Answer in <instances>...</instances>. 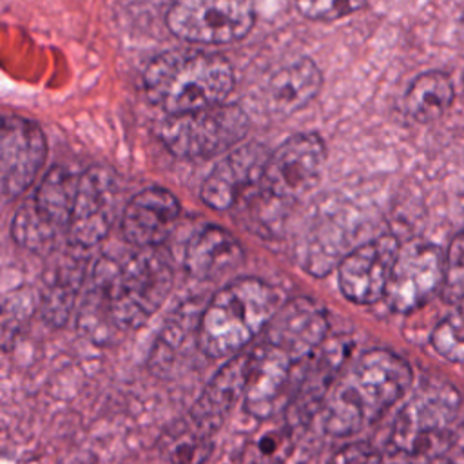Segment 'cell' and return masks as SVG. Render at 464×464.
I'll return each instance as SVG.
<instances>
[{"label": "cell", "mask_w": 464, "mask_h": 464, "mask_svg": "<svg viewBox=\"0 0 464 464\" xmlns=\"http://www.w3.org/2000/svg\"><path fill=\"white\" fill-rule=\"evenodd\" d=\"M411 368L397 353L373 348L344 368L323 401V428L355 435L381 419L410 388Z\"/></svg>", "instance_id": "cell-1"}, {"label": "cell", "mask_w": 464, "mask_h": 464, "mask_svg": "<svg viewBox=\"0 0 464 464\" xmlns=\"http://www.w3.org/2000/svg\"><path fill=\"white\" fill-rule=\"evenodd\" d=\"M147 98L169 116L223 103L234 87L228 60L203 51H167L145 69Z\"/></svg>", "instance_id": "cell-2"}, {"label": "cell", "mask_w": 464, "mask_h": 464, "mask_svg": "<svg viewBox=\"0 0 464 464\" xmlns=\"http://www.w3.org/2000/svg\"><path fill=\"white\" fill-rule=\"evenodd\" d=\"M279 292L257 277L225 285L203 308L198 348L212 359L239 353L279 310Z\"/></svg>", "instance_id": "cell-3"}, {"label": "cell", "mask_w": 464, "mask_h": 464, "mask_svg": "<svg viewBox=\"0 0 464 464\" xmlns=\"http://www.w3.org/2000/svg\"><path fill=\"white\" fill-rule=\"evenodd\" d=\"M94 285L107 317L120 330L140 328L167 299L172 270L158 248H140L120 266L100 263Z\"/></svg>", "instance_id": "cell-4"}, {"label": "cell", "mask_w": 464, "mask_h": 464, "mask_svg": "<svg viewBox=\"0 0 464 464\" xmlns=\"http://www.w3.org/2000/svg\"><path fill=\"white\" fill-rule=\"evenodd\" d=\"M459 406L460 395L451 384L433 382L422 386L406 401L393 420L390 453L413 464L442 457Z\"/></svg>", "instance_id": "cell-5"}, {"label": "cell", "mask_w": 464, "mask_h": 464, "mask_svg": "<svg viewBox=\"0 0 464 464\" xmlns=\"http://www.w3.org/2000/svg\"><path fill=\"white\" fill-rule=\"evenodd\" d=\"M248 130V118L230 103L169 116L160 138L170 154L183 160L210 158L237 145Z\"/></svg>", "instance_id": "cell-6"}, {"label": "cell", "mask_w": 464, "mask_h": 464, "mask_svg": "<svg viewBox=\"0 0 464 464\" xmlns=\"http://www.w3.org/2000/svg\"><path fill=\"white\" fill-rule=\"evenodd\" d=\"M254 18V0H174L167 25L183 40L219 45L246 36Z\"/></svg>", "instance_id": "cell-7"}, {"label": "cell", "mask_w": 464, "mask_h": 464, "mask_svg": "<svg viewBox=\"0 0 464 464\" xmlns=\"http://www.w3.org/2000/svg\"><path fill=\"white\" fill-rule=\"evenodd\" d=\"M324 161L326 147L321 136L295 134L268 156L261 185L272 198L295 199L317 185Z\"/></svg>", "instance_id": "cell-8"}, {"label": "cell", "mask_w": 464, "mask_h": 464, "mask_svg": "<svg viewBox=\"0 0 464 464\" xmlns=\"http://www.w3.org/2000/svg\"><path fill=\"white\" fill-rule=\"evenodd\" d=\"M442 277V252L431 243L410 241L399 250L384 299L395 312H413L440 292Z\"/></svg>", "instance_id": "cell-9"}, {"label": "cell", "mask_w": 464, "mask_h": 464, "mask_svg": "<svg viewBox=\"0 0 464 464\" xmlns=\"http://www.w3.org/2000/svg\"><path fill=\"white\" fill-rule=\"evenodd\" d=\"M303 364L265 341L252 350L245 390L246 411L263 420L272 417L279 408L288 406L297 392Z\"/></svg>", "instance_id": "cell-10"}, {"label": "cell", "mask_w": 464, "mask_h": 464, "mask_svg": "<svg viewBox=\"0 0 464 464\" xmlns=\"http://www.w3.org/2000/svg\"><path fill=\"white\" fill-rule=\"evenodd\" d=\"M118 205L116 176L105 167H91L80 174L78 192L69 223V237L76 246H92L111 230Z\"/></svg>", "instance_id": "cell-11"}, {"label": "cell", "mask_w": 464, "mask_h": 464, "mask_svg": "<svg viewBox=\"0 0 464 464\" xmlns=\"http://www.w3.org/2000/svg\"><path fill=\"white\" fill-rule=\"evenodd\" d=\"M399 250V241L393 236H381L346 254L339 263L343 295L357 304H372L382 299Z\"/></svg>", "instance_id": "cell-12"}, {"label": "cell", "mask_w": 464, "mask_h": 464, "mask_svg": "<svg viewBox=\"0 0 464 464\" xmlns=\"http://www.w3.org/2000/svg\"><path fill=\"white\" fill-rule=\"evenodd\" d=\"M42 129L20 116H4L0 130V181L5 198L20 196L38 176L45 161Z\"/></svg>", "instance_id": "cell-13"}, {"label": "cell", "mask_w": 464, "mask_h": 464, "mask_svg": "<svg viewBox=\"0 0 464 464\" xmlns=\"http://www.w3.org/2000/svg\"><path fill=\"white\" fill-rule=\"evenodd\" d=\"M328 315L321 303L294 297L279 306L265 330V343L279 348L295 362H306L328 339Z\"/></svg>", "instance_id": "cell-14"}, {"label": "cell", "mask_w": 464, "mask_h": 464, "mask_svg": "<svg viewBox=\"0 0 464 464\" xmlns=\"http://www.w3.org/2000/svg\"><path fill=\"white\" fill-rule=\"evenodd\" d=\"M268 156L265 149L254 141L237 145L210 170L201 185V199L216 208L227 210L234 207L252 183H261L263 169Z\"/></svg>", "instance_id": "cell-15"}, {"label": "cell", "mask_w": 464, "mask_h": 464, "mask_svg": "<svg viewBox=\"0 0 464 464\" xmlns=\"http://www.w3.org/2000/svg\"><path fill=\"white\" fill-rule=\"evenodd\" d=\"M179 216L178 198L161 187L138 192L123 210L121 230L138 248H158L172 232Z\"/></svg>", "instance_id": "cell-16"}, {"label": "cell", "mask_w": 464, "mask_h": 464, "mask_svg": "<svg viewBox=\"0 0 464 464\" xmlns=\"http://www.w3.org/2000/svg\"><path fill=\"white\" fill-rule=\"evenodd\" d=\"M252 352L236 353L208 381L203 393L188 411V422L199 431L212 435L227 419L236 401L245 395Z\"/></svg>", "instance_id": "cell-17"}, {"label": "cell", "mask_w": 464, "mask_h": 464, "mask_svg": "<svg viewBox=\"0 0 464 464\" xmlns=\"http://www.w3.org/2000/svg\"><path fill=\"white\" fill-rule=\"evenodd\" d=\"M350 348L352 341L346 337L326 339L319 350L303 364L297 392L288 404L294 406L297 415H306L315 408V404H323L335 379L344 370L343 364L350 353Z\"/></svg>", "instance_id": "cell-18"}, {"label": "cell", "mask_w": 464, "mask_h": 464, "mask_svg": "<svg viewBox=\"0 0 464 464\" xmlns=\"http://www.w3.org/2000/svg\"><path fill=\"white\" fill-rule=\"evenodd\" d=\"M239 241L225 228L208 225L201 228L187 245L185 270L196 279L219 277L243 261Z\"/></svg>", "instance_id": "cell-19"}, {"label": "cell", "mask_w": 464, "mask_h": 464, "mask_svg": "<svg viewBox=\"0 0 464 464\" xmlns=\"http://www.w3.org/2000/svg\"><path fill=\"white\" fill-rule=\"evenodd\" d=\"M321 87V72L317 65L301 58L281 67L268 82L266 100L276 114H290L304 107Z\"/></svg>", "instance_id": "cell-20"}, {"label": "cell", "mask_w": 464, "mask_h": 464, "mask_svg": "<svg viewBox=\"0 0 464 464\" xmlns=\"http://www.w3.org/2000/svg\"><path fill=\"white\" fill-rule=\"evenodd\" d=\"M80 174L67 167H53L36 188L31 205L44 223L54 232L69 228L78 192Z\"/></svg>", "instance_id": "cell-21"}, {"label": "cell", "mask_w": 464, "mask_h": 464, "mask_svg": "<svg viewBox=\"0 0 464 464\" xmlns=\"http://www.w3.org/2000/svg\"><path fill=\"white\" fill-rule=\"evenodd\" d=\"M455 98L453 83L442 71L419 74L406 92V111L420 123L437 121L446 114Z\"/></svg>", "instance_id": "cell-22"}, {"label": "cell", "mask_w": 464, "mask_h": 464, "mask_svg": "<svg viewBox=\"0 0 464 464\" xmlns=\"http://www.w3.org/2000/svg\"><path fill=\"white\" fill-rule=\"evenodd\" d=\"M80 279L82 268L76 263H67L60 266L56 276L49 283L44 294L42 310L45 321L53 326H62L67 323L76 297V290L80 286Z\"/></svg>", "instance_id": "cell-23"}, {"label": "cell", "mask_w": 464, "mask_h": 464, "mask_svg": "<svg viewBox=\"0 0 464 464\" xmlns=\"http://www.w3.org/2000/svg\"><path fill=\"white\" fill-rule=\"evenodd\" d=\"M167 453L174 464H201L212 451L210 435L194 428L188 420L167 437Z\"/></svg>", "instance_id": "cell-24"}, {"label": "cell", "mask_w": 464, "mask_h": 464, "mask_svg": "<svg viewBox=\"0 0 464 464\" xmlns=\"http://www.w3.org/2000/svg\"><path fill=\"white\" fill-rule=\"evenodd\" d=\"M431 346L450 362H464V299L431 332Z\"/></svg>", "instance_id": "cell-25"}, {"label": "cell", "mask_w": 464, "mask_h": 464, "mask_svg": "<svg viewBox=\"0 0 464 464\" xmlns=\"http://www.w3.org/2000/svg\"><path fill=\"white\" fill-rule=\"evenodd\" d=\"M58 232H54L47 223L40 219V216L34 212L31 201L24 203L16 216L13 218V237L18 245L34 250L44 252L47 250L56 237Z\"/></svg>", "instance_id": "cell-26"}, {"label": "cell", "mask_w": 464, "mask_h": 464, "mask_svg": "<svg viewBox=\"0 0 464 464\" xmlns=\"http://www.w3.org/2000/svg\"><path fill=\"white\" fill-rule=\"evenodd\" d=\"M440 295L450 304H459L464 299V230L451 239L444 254Z\"/></svg>", "instance_id": "cell-27"}, {"label": "cell", "mask_w": 464, "mask_h": 464, "mask_svg": "<svg viewBox=\"0 0 464 464\" xmlns=\"http://www.w3.org/2000/svg\"><path fill=\"white\" fill-rule=\"evenodd\" d=\"M295 4L306 18L332 22L355 13L366 0H295Z\"/></svg>", "instance_id": "cell-28"}, {"label": "cell", "mask_w": 464, "mask_h": 464, "mask_svg": "<svg viewBox=\"0 0 464 464\" xmlns=\"http://www.w3.org/2000/svg\"><path fill=\"white\" fill-rule=\"evenodd\" d=\"M326 464H381V459L377 457L370 444L357 440L332 453Z\"/></svg>", "instance_id": "cell-29"}, {"label": "cell", "mask_w": 464, "mask_h": 464, "mask_svg": "<svg viewBox=\"0 0 464 464\" xmlns=\"http://www.w3.org/2000/svg\"><path fill=\"white\" fill-rule=\"evenodd\" d=\"M417 464H451V462L442 459V457H435V459H428V460H422V462H417Z\"/></svg>", "instance_id": "cell-30"}]
</instances>
